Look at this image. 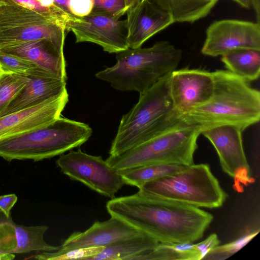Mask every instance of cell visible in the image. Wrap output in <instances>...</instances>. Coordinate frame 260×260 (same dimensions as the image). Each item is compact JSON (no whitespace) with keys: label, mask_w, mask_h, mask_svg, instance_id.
I'll list each match as a JSON object with an SVG mask.
<instances>
[{"label":"cell","mask_w":260,"mask_h":260,"mask_svg":"<svg viewBox=\"0 0 260 260\" xmlns=\"http://www.w3.org/2000/svg\"><path fill=\"white\" fill-rule=\"evenodd\" d=\"M220 241L216 234H212L204 240L196 244L202 256V259L212 249L219 245Z\"/></svg>","instance_id":"33"},{"label":"cell","mask_w":260,"mask_h":260,"mask_svg":"<svg viewBox=\"0 0 260 260\" xmlns=\"http://www.w3.org/2000/svg\"><path fill=\"white\" fill-rule=\"evenodd\" d=\"M175 22L193 23L209 14L218 0H150Z\"/></svg>","instance_id":"20"},{"label":"cell","mask_w":260,"mask_h":260,"mask_svg":"<svg viewBox=\"0 0 260 260\" xmlns=\"http://www.w3.org/2000/svg\"><path fill=\"white\" fill-rule=\"evenodd\" d=\"M46 225L26 226L15 223L16 246L14 253H25L32 251L51 252L58 250L60 246L46 243L44 235L48 229Z\"/></svg>","instance_id":"22"},{"label":"cell","mask_w":260,"mask_h":260,"mask_svg":"<svg viewBox=\"0 0 260 260\" xmlns=\"http://www.w3.org/2000/svg\"><path fill=\"white\" fill-rule=\"evenodd\" d=\"M17 196L14 193L0 196V210L8 217H11L10 211L17 201Z\"/></svg>","instance_id":"34"},{"label":"cell","mask_w":260,"mask_h":260,"mask_svg":"<svg viewBox=\"0 0 260 260\" xmlns=\"http://www.w3.org/2000/svg\"><path fill=\"white\" fill-rule=\"evenodd\" d=\"M139 190L150 196L200 208H219L227 194L208 164H192L147 182Z\"/></svg>","instance_id":"7"},{"label":"cell","mask_w":260,"mask_h":260,"mask_svg":"<svg viewBox=\"0 0 260 260\" xmlns=\"http://www.w3.org/2000/svg\"><path fill=\"white\" fill-rule=\"evenodd\" d=\"M68 7L72 15L82 17L92 12L93 2V0H69Z\"/></svg>","instance_id":"32"},{"label":"cell","mask_w":260,"mask_h":260,"mask_svg":"<svg viewBox=\"0 0 260 260\" xmlns=\"http://www.w3.org/2000/svg\"><path fill=\"white\" fill-rule=\"evenodd\" d=\"M238 4L241 5L242 7L246 9H249L251 6V0H232Z\"/></svg>","instance_id":"36"},{"label":"cell","mask_w":260,"mask_h":260,"mask_svg":"<svg viewBox=\"0 0 260 260\" xmlns=\"http://www.w3.org/2000/svg\"><path fill=\"white\" fill-rule=\"evenodd\" d=\"M159 242L144 232L105 246L103 250L89 260H134L138 255L154 248Z\"/></svg>","instance_id":"19"},{"label":"cell","mask_w":260,"mask_h":260,"mask_svg":"<svg viewBox=\"0 0 260 260\" xmlns=\"http://www.w3.org/2000/svg\"><path fill=\"white\" fill-rule=\"evenodd\" d=\"M242 131L237 126L223 124L205 128L201 134L216 150L222 171L234 179V188L242 192L253 181L243 146Z\"/></svg>","instance_id":"10"},{"label":"cell","mask_w":260,"mask_h":260,"mask_svg":"<svg viewBox=\"0 0 260 260\" xmlns=\"http://www.w3.org/2000/svg\"><path fill=\"white\" fill-rule=\"evenodd\" d=\"M228 70L248 82L257 80L260 74V50L239 48L221 55Z\"/></svg>","instance_id":"21"},{"label":"cell","mask_w":260,"mask_h":260,"mask_svg":"<svg viewBox=\"0 0 260 260\" xmlns=\"http://www.w3.org/2000/svg\"><path fill=\"white\" fill-rule=\"evenodd\" d=\"M128 48H140L148 39L175 22L172 15L150 0H141L126 12Z\"/></svg>","instance_id":"15"},{"label":"cell","mask_w":260,"mask_h":260,"mask_svg":"<svg viewBox=\"0 0 260 260\" xmlns=\"http://www.w3.org/2000/svg\"><path fill=\"white\" fill-rule=\"evenodd\" d=\"M91 134L88 124L60 116L44 127L1 139L0 156L9 161L49 159L80 146Z\"/></svg>","instance_id":"5"},{"label":"cell","mask_w":260,"mask_h":260,"mask_svg":"<svg viewBox=\"0 0 260 260\" xmlns=\"http://www.w3.org/2000/svg\"><path fill=\"white\" fill-rule=\"evenodd\" d=\"M141 233L120 219L111 216L107 220L95 221L84 232L73 233L63 241L58 250L67 251L79 248L105 247Z\"/></svg>","instance_id":"16"},{"label":"cell","mask_w":260,"mask_h":260,"mask_svg":"<svg viewBox=\"0 0 260 260\" xmlns=\"http://www.w3.org/2000/svg\"><path fill=\"white\" fill-rule=\"evenodd\" d=\"M15 223L0 210V260L13 259L16 246Z\"/></svg>","instance_id":"27"},{"label":"cell","mask_w":260,"mask_h":260,"mask_svg":"<svg viewBox=\"0 0 260 260\" xmlns=\"http://www.w3.org/2000/svg\"><path fill=\"white\" fill-rule=\"evenodd\" d=\"M63 47L49 40L30 41L0 49V52L30 61L42 70L67 80Z\"/></svg>","instance_id":"18"},{"label":"cell","mask_w":260,"mask_h":260,"mask_svg":"<svg viewBox=\"0 0 260 260\" xmlns=\"http://www.w3.org/2000/svg\"><path fill=\"white\" fill-rule=\"evenodd\" d=\"M27 80L26 75L0 71V115Z\"/></svg>","instance_id":"26"},{"label":"cell","mask_w":260,"mask_h":260,"mask_svg":"<svg viewBox=\"0 0 260 260\" xmlns=\"http://www.w3.org/2000/svg\"><path fill=\"white\" fill-rule=\"evenodd\" d=\"M66 24L18 6L0 5V49L49 39L64 46Z\"/></svg>","instance_id":"8"},{"label":"cell","mask_w":260,"mask_h":260,"mask_svg":"<svg viewBox=\"0 0 260 260\" xmlns=\"http://www.w3.org/2000/svg\"><path fill=\"white\" fill-rule=\"evenodd\" d=\"M56 164L71 179L110 199L115 198L125 184L118 171L111 167L101 156L87 154L80 148L60 155Z\"/></svg>","instance_id":"9"},{"label":"cell","mask_w":260,"mask_h":260,"mask_svg":"<svg viewBox=\"0 0 260 260\" xmlns=\"http://www.w3.org/2000/svg\"><path fill=\"white\" fill-rule=\"evenodd\" d=\"M171 73L161 77L141 94L138 103L119 123L109 151L120 154L165 131L188 122L184 115L173 109L170 92Z\"/></svg>","instance_id":"2"},{"label":"cell","mask_w":260,"mask_h":260,"mask_svg":"<svg viewBox=\"0 0 260 260\" xmlns=\"http://www.w3.org/2000/svg\"><path fill=\"white\" fill-rule=\"evenodd\" d=\"M0 5L21 6L63 23L66 25L74 17L57 6L54 0H0Z\"/></svg>","instance_id":"25"},{"label":"cell","mask_w":260,"mask_h":260,"mask_svg":"<svg viewBox=\"0 0 260 260\" xmlns=\"http://www.w3.org/2000/svg\"><path fill=\"white\" fill-rule=\"evenodd\" d=\"M66 30L73 32L76 43H95L110 53L129 48L125 19L91 12L82 17L74 16L67 23Z\"/></svg>","instance_id":"11"},{"label":"cell","mask_w":260,"mask_h":260,"mask_svg":"<svg viewBox=\"0 0 260 260\" xmlns=\"http://www.w3.org/2000/svg\"><path fill=\"white\" fill-rule=\"evenodd\" d=\"M188 165L176 164H158L118 171L125 184L139 188L144 183L173 174Z\"/></svg>","instance_id":"23"},{"label":"cell","mask_w":260,"mask_h":260,"mask_svg":"<svg viewBox=\"0 0 260 260\" xmlns=\"http://www.w3.org/2000/svg\"><path fill=\"white\" fill-rule=\"evenodd\" d=\"M251 6L255 12L257 22L260 23V0H251Z\"/></svg>","instance_id":"35"},{"label":"cell","mask_w":260,"mask_h":260,"mask_svg":"<svg viewBox=\"0 0 260 260\" xmlns=\"http://www.w3.org/2000/svg\"><path fill=\"white\" fill-rule=\"evenodd\" d=\"M201 49L202 54L212 57L231 50L249 48L260 50V23L223 19L215 21L207 28Z\"/></svg>","instance_id":"12"},{"label":"cell","mask_w":260,"mask_h":260,"mask_svg":"<svg viewBox=\"0 0 260 260\" xmlns=\"http://www.w3.org/2000/svg\"><path fill=\"white\" fill-rule=\"evenodd\" d=\"M169 85L174 110L186 115L210 100L213 73L201 69L175 70L171 73Z\"/></svg>","instance_id":"13"},{"label":"cell","mask_w":260,"mask_h":260,"mask_svg":"<svg viewBox=\"0 0 260 260\" xmlns=\"http://www.w3.org/2000/svg\"><path fill=\"white\" fill-rule=\"evenodd\" d=\"M68 101L66 89L40 104L0 117V140L47 125L60 116Z\"/></svg>","instance_id":"14"},{"label":"cell","mask_w":260,"mask_h":260,"mask_svg":"<svg viewBox=\"0 0 260 260\" xmlns=\"http://www.w3.org/2000/svg\"><path fill=\"white\" fill-rule=\"evenodd\" d=\"M141 0H93L92 12L119 18Z\"/></svg>","instance_id":"29"},{"label":"cell","mask_w":260,"mask_h":260,"mask_svg":"<svg viewBox=\"0 0 260 260\" xmlns=\"http://www.w3.org/2000/svg\"><path fill=\"white\" fill-rule=\"evenodd\" d=\"M201 131L200 125L186 122L106 160L116 171L158 164L190 165Z\"/></svg>","instance_id":"6"},{"label":"cell","mask_w":260,"mask_h":260,"mask_svg":"<svg viewBox=\"0 0 260 260\" xmlns=\"http://www.w3.org/2000/svg\"><path fill=\"white\" fill-rule=\"evenodd\" d=\"M106 209L161 243H193L202 238L213 220L200 208L155 198L140 191L108 201Z\"/></svg>","instance_id":"1"},{"label":"cell","mask_w":260,"mask_h":260,"mask_svg":"<svg viewBox=\"0 0 260 260\" xmlns=\"http://www.w3.org/2000/svg\"><path fill=\"white\" fill-rule=\"evenodd\" d=\"M214 90L210 100L185 115L202 129L231 124L242 132L260 119V92L248 82L228 70L212 72Z\"/></svg>","instance_id":"3"},{"label":"cell","mask_w":260,"mask_h":260,"mask_svg":"<svg viewBox=\"0 0 260 260\" xmlns=\"http://www.w3.org/2000/svg\"><path fill=\"white\" fill-rule=\"evenodd\" d=\"M37 68H39L30 61L0 52V71L27 75Z\"/></svg>","instance_id":"30"},{"label":"cell","mask_w":260,"mask_h":260,"mask_svg":"<svg viewBox=\"0 0 260 260\" xmlns=\"http://www.w3.org/2000/svg\"><path fill=\"white\" fill-rule=\"evenodd\" d=\"M116 54V63L98 72L95 77L117 90L137 91L139 95L176 70L182 57V50L167 41Z\"/></svg>","instance_id":"4"},{"label":"cell","mask_w":260,"mask_h":260,"mask_svg":"<svg viewBox=\"0 0 260 260\" xmlns=\"http://www.w3.org/2000/svg\"><path fill=\"white\" fill-rule=\"evenodd\" d=\"M104 246L89 247L72 249L67 251L59 250L51 252H43L34 256L39 260L85 259L94 256L104 249Z\"/></svg>","instance_id":"28"},{"label":"cell","mask_w":260,"mask_h":260,"mask_svg":"<svg viewBox=\"0 0 260 260\" xmlns=\"http://www.w3.org/2000/svg\"><path fill=\"white\" fill-rule=\"evenodd\" d=\"M26 84L13 98L0 117L40 104L55 97L67 89V81L40 68L26 75Z\"/></svg>","instance_id":"17"},{"label":"cell","mask_w":260,"mask_h":260,"mask_svg":"<svg viewBox=\"0 0 260 260\" xmlns=\"http://www.w3.org/2000/svg\"><path fill=\"white\" fill-rule=\"evenodd\" d=\"M200 260L201 255L196 244L159 243L153 249L136 256L134 260Z\"/></svg>","instance_id":"24"},{"label":"cell","mask_w":260,"mask_h":260,"mask_svg":"<svg viewBox=\"0 0 260 260\" xmlns=\"http://www.w3.org/2000/svg\"><path fill=\"white\" fill-rule=\"evenodd\" d=\"M255 235V233L251 234L246 237L242 238L240 240L235 241L231 243L220 246L218 245L209 251L203 259H224L227 258L240 249L252 238Z\"/></svg>","instance_id":"31"}]
</instances>
